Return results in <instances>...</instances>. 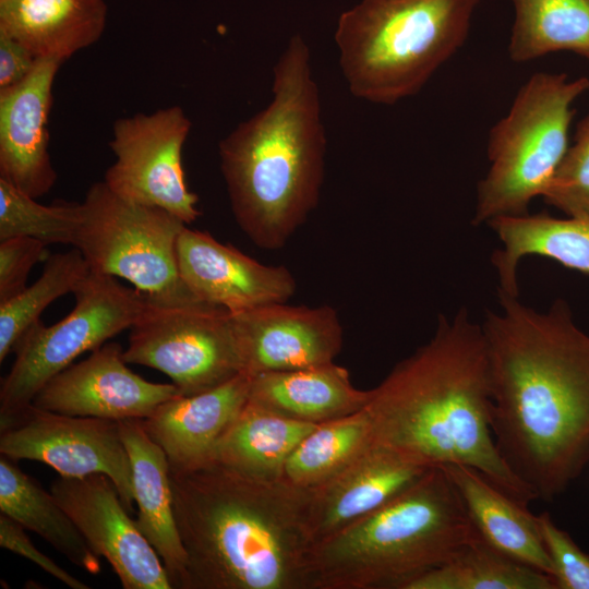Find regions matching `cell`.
<instances>
[{"label":"cell","mask_w":589,"mask_h":589,"mask_svg":"<svg viewBox=\"0 0 589 589\" xmlns=\"http://www.w3.org/2000/svg\"><path fill=\"white\" fill-rule=\"evenodd\" d=\"M498 302L481 324L493 437L536 498L553 501L589 464V335L562 299L544 312L502 291Z\"/></svg>","instance_id":"obj_1"},{"label":"cell","mask_w":589,"mask_h":589,"mask_svg":"<svg viewBox=\"0 0 589 589\" xmlns=\"http://www.w3.org/2000/svg\"><path fill=\"white\" fill-rule=\"evenodd\" d=\"M491 407L482 328L461 308L370 389L364 410L374 444L428 467L469 466L527 506L537 498L500 455Z\"/></svg>","instance_id":"obj_2"},{"label":"cell","mask_w":589,"mask_h":589,"mask_svg":"<svg viewBox=\"0 0 589 589\" xmlns=\"http://www.w3.org/2000/svg\"><path fill=\"white\" fill-rule=\"evenodd\" d=\"M181 589H313L309 491L216 460L170 470Z\"/></svg>","instance_id":"obj_3"},{"label":"cell","mask_w":589,"mask_h":589,"mask_svg":"<svg viewBox=\"0 0 589 589\" xmlns=\"http://www.w3.org/2000/svg\"><path fill=\"white\" fill-rule=\"evenodd\" d=\"M273 98L219 143L220 169L240 229L283 248L317 205L326 139L310 49L290 38L273 70Z\"/></svg>","instance_id":"obj_4"},{"label":"cell","mask_w":589,"mask_h":589,"mask_svg":"<svg viewBox=\"0 0 589 589\" xmlns=\"http://www.w3.org/2000/svg\"><path fill=\"white\" fill-rule=\"evenodd\" d=\"M480 539L448 474L432 467L395 498L313 546V589H405Z\"/></svg>","instance_id":"obj_5"},{"label":"cell","mask_w":589,"mask_h":589,"mask_svg":"<svg viewBox=\"0 0 589 589\" xmlns=\"http://www.w3.org/2000/svg\"><path fill=\"white\" fill-rule=\"evenodd\" d=\"M480 0H362L335 41L350 93L392 105L417 94L461 48Z\"/></svg>","instance_id":"obj_6"},{"label":"cell","mask_w":589,"mask_h":589,"mask_svg":"<svg viewBox=\"0 0 589 589\" xmlns=\"http://www.w3.org/2000/svg\"><path fill=\"white\" fill-rule=\"evenodd\" d=\"M589 79L538 72L519 88L507 112L489 133L490 168L477 187L473 225L528 213L542 196L568 148L573 103Z\"/></svg>","instance_id":"obj_7"},{"label":"cell","mask_w":589,"mask_h":589,"mask_svg":"<svg viewBox=\"0 0 589 589\" xmlns=\"http://www.w3.org/2000/svg\"><path fill=\"white\" fill-rule=\"evenodd\" d=\"M82 205L74 247L91 271L121 277L154 299L199 300L178 269L177 242L185 223L160 207L119 196L104 181L88 189Z\"/></svg>","instance_id":"obj_8"},{"label":"cell","mask_w":589,"mask_h":589,"mask_svg":"<svg viewBox=\"0 0 589 589\" xmlns=\"http://www.w3.org/2000/svg\"><path fill=\"white\" fill-rule=\"evenodd\" d=\"M73 294L75 305L64 318L51 326L39 320L17 341L15 360L1 382L0 421L31 405L75 358L131 328L146 303L145 293L91 269Z\"/></svg>","instance_id":"obj_9"},{"label":"cell","mask_w":589,"mask_h":589,"mask_svg":"<svg viewBox=\"0 0 589 589\" xmlns=\"http://www.w3.org/2000/svg\"><path fill=\"white\" fill-rule=\"evenodd\" d=\"M130 329L125 362L165 373L181 395L209 390L242 372L231 313L224 308L146 294Z\"/></svg>","instance_id":"obj_10"},{"label":"cell","mask_w":589,"mask_h":589,"mask_svg":"<svg viewBox=\"0 0 589 589\" xmlns=\"http://www.w3.org/2000/svg\"><path fill=\"white\" fill-rule=\"evenodd\" d=\"M191 121L180 106L135 113L115 121L109 146L116 157L104 182L119 196L157 206L187 225L201 215L188 189L182 148Z\"/></svg>","instance_id":"obj_11"},{"label":"cell","mask_w":589,"mask_h":589,"mask_svg":"<svg viewBox=\"0 0 589 589\" xmlns=\"http://www.w3.org/2000/svg\"><path fill=\"white\" fill-rule=\"evenodd\" d=\"M0 454L48 465L61 477L105 474L133 510L132 469L119 421L62 414L28 405L0 421Z\"/></svg>","instance_id":"obj_12"},{"label":"cell","mask_w":589,"mask_h":589,"mask_svg":"<svg viewBox=\"0 0 589 589\" xmlns=\"http://www.w3.org/2000/svg\"><path fill=\"white\" fill-rule=\"evenodd\" d=\"M50 492L94 553L110 564L122 588L172 589L159 555L130 517L107 476H60Z\"/></svg>","instance_id":"obj_13"},{"label":"cell","mask_w":589,"mask_h":589,"mask_svg":"<svg viewBox=\"0 0 589 589\" xmlns=\"http://www.w3.org/2000/svg\"><path fill=\"white\" fill-rule=\"evenodd\" d=\"M242 372L255 375L334 362L342 347V326L329 305L271 303L231 313Z\"/></svg>","instance_id":"obj_14"},{"label":"cell","mask_w":589,"mask_h":589,"mask_svg":"<svg viewBox=\"0 0 589 589\" xmlns=\"http://www.w3.org/2000/svg\"><path fill=\"white\" fill-rule=\"evenodd\" d=\"M127 364L119 344L101 345L85 360L55 375L32 404L69 416L143 420L180 394L172 383L146 381Z\"/></svg>","instance_id":"obj_15"},{"label":"cell","mask_w":589,"mask_h":589,"mask_svg":"<svg viewBox=\"0 0 589 589\" xmlns=\"http://www.w3.org/2000/svg\"><path fill=\"white\" fill-rule=\"evenodd\" d=\"M177 263L183 284L195 298L232 314L287 302L297 288L285 266L262 264L207 231L187 226L177 242Z\"/></svg>","instance_id":"obj_16"},{"label":"cell","mask_w":589,"mask_h":589,"mask_svg":"<svg viewBox=\"0 0 589 589\" xmlns=\"http://www.w3.org/2000/svg\"><path fill=\"white\" fill-rule=\"evenodd\" d=\"M61 63L37 58L23 81L0 89V179L34 199L49 192L58 178L47 123Z\"/></svg>","instance_id":"obj_17"},{"label":"cell","mask_w":589,"mask_h":589,"mask_svg":"<svg viewBox=\"0 0 589 589\" xmlns=\"http://www.w3.org/2000/svg\"><path fill=\"white\" fill-rule=\"evenodd\" d=\"M431 468L372 443L340 472L309 490L313 546L388 503Z\"/></svg>","instance_id":"obj_18"},{"label":"cell","mask_w":589,"mask_h":589,"mask_svg":"<svg viewBox=\"0 0 589 589\" xmlns=\"http://www.w3.org/2000/svg\"><path fill=\"white\" fill-rule=\"evenodd\" d=\"M251 375L195 395H177L161 404L143 426L165 452L170 470H189L209 462L215 449L249 398Z\"/></svg>","instance_id":"obj_19"},{"label":"cell","mask_w":589,"mask_h":589,"mask_svg":"<svg viewBox=\"0 0 589 589\" xmlns=\"http://www.w3.org/2000/svg\"><path fill=\"white\" fill-rule=\"evenodd\" d=\"M119 425L131 462L134 501L139 507L136 525L159 555L172 589H181L187 556L173 514L168 458L145 431L141 419L121 420Z\"/></svg>","instance_id":"obj_20"},{"label":"cell","mask_w":589,"mask_h":589,"mask_svg":"<svg viewBox=\"0 0 589 589\" xmlns=\"http://www.w3.org/2000/svg\"><path fill=\"white\" fill-rule=\"evenodd\" d=\"M370 390L353 386L335 362L251 375L249 401L285 418L321 424L362 410Z\"/></svg>","instance_id":"obj_21"},{"label":"cell","mask_w":589,"mask_h":589,"mask_svg":"<svg viewBox=\"0 0 589 589\" xmlns=\"http://www.w3.org/2000/svg\"><path fill=\"white\" fill-rule=\"evenodd\" d=\"M438 467L446 471L456 486L472 524L488 545L554 579V568L534 515L527 510L526 505L469 466L447 464Z\"/></svg>","instance_id":"obj_22"},{"label":"cell","mask_w":589,"mask_h":589,"mask_svg":"<svg viewBox=\"0 0 589 589\" xmlns=\"http://www.w3.org/2000/svg\"><path fill=\"white\" fill-rule=\"evenodd\" d=\"M107 14L104 0H0V33L63 62L101 37Z\"/></svg>","instance_id":"obj_23"},{"label":"cell","mask_w":589,"mask_h":589,"mask_svg":"<svg viewBox=\"0 0 589 589\" xmlns=\"http://www.w3.org/2000/svg\"><path fill=\"white\" fill-rule=\"evenodd\" d=\"M502 247L492 254L498 291L518 296L517 267L528 255L553 260L589 275V219L545 213L496 217L488 223Z\"/></svg>","instance_id":"obj_24"},{"label":"cell","mask_w":589,"mask_h":589,"mask_svg":"<svg viewBox=\"0 0 589 589\" xmlns=\"http://www.w3.org/2000/svg\"><path fill=\"white\" fill-rule=\"evenodd\" d=\"M316 425L285 418L248 398L212 460L257 479L280 480L288 457Z\"/></svg>","instance_id":"obj_25"},{"label":"cell","mask_w":589,"mask_h":589,"mask_svg":"<svg viewBox=\"0 0 589 589\" xmlns=\"http://www.w3.org/2000/svg\"><path fill=\"white\" fill-rule=\"evenodd\" d=\"M0 510L51 544L72 564L97 575L99 556L50 492L24 473L15 460L0 457Z\"/></svg>","instance_id":"obj_26"},{"label":"cell","mask_w":589,"mask_h":589,"mask_svg":"<svg viewBox=\"0 0 589 589\" xmlns=\"http://www.w3.org/2000/svg\"><path fill=\"white\" fill-rule=\"evenodd\" d=\"M508 55L527 62L556 51L589 59V0H512Z\"/></svg>","instance_id":"obj_27"},{"label":"cell","mask_w":589,"mask_h":589,"mask_svg":"<svg viewBox=\"0 0 589 589\" xmlns=\"http://www.w3.org/2000/svg\"><path fill=\"white\" fill-rule=\"evenodd\" d=\"M372 428L364 408L317 424L288 457L283 480L302 489H315L352 462L371 444Z\"/></svg>","instance_id":"obj_28"},{"label":"cell","mask_w":589,"mask_h":589,"mask_svg":"<svg viewBox=\"0 0 589 589\" xmlns=\"http://www.w3.org/2000/svg\"><path fill=\"white\" fill-rule=\"evenodd\" d=\"M405 589H556V584L551 576L503 555L480 539L412 579Z\"/></svg>","instance_id":"obj_29"},{"label":"cell","mask_w":589,"mask_h":589,"mask_svg":"<svg viewBox=\"0 0 589 589\" xmlns=\"http://www.w3.org/2000/svg\"><path fill=\"white\" fill-rule=\"evenodd\" d=\"M89 273L77 248L50 254L40 277L15 297L0 303V362L12 352L24 333L56 299L72 292Z\"/></svg>","instance_id":"obj_30"},{"label":"cell","mask_w":589,"mask_h":589,"mask_svg":"<svg viewBox=\"0 0 589 589\" xmlns=\"http://www.w3.org/2000/svg\"><path fill=\"white\" fill-rule=\"evenodd\" d=\"M83 220L82 203L39 204L0 179V240L28 237L48 244L75 245Z\"/></svg>","instance_id":"obj_31"},{"label":"cell","mask_w":589,"mask_h":589,"mask_svg":"<svg viewBox=\"0 0 589 589\" xmlns=\"http://www.w3.org/2000/svg\"><path fill=\"white\" fill-rule=\"evenodd\" d=\"M542 197L569 217L589 219V112L578 122Z\"/></svg>","instance_id":"obj_32"},{"label":"cell","mask_w":589,"mask_h":589,"mask_svg":"<svg viewBox=\"0 0 589 589\" xmlns=\"http://www.w3.org/2000/svg\"><path fill=\"white\" fill-rule=\"evenodd\" d=\"M543 545L554 568L557 589H589V554L561 529L548 512L534 515Z\"/></svg>","instance_id":"obj_33"},{"label":"cell","mask_w":589,"mask_h":589,"mask_svg":"<svg viewBox=\"0 0 589 589\" xmlns=\"http://www.w3.org/2000/svg\"><path fill=\"white\" fill-rule=\"evenodd\" d=\"M43 241L28 237L0 240V303L23 291L33 266L50 253Z\"/></svg>","instance_id":"obj_34"},{"label":"cell","mask_w":589,"mask_h":589,"mask_svg":"<svg viewBox=\"0 0 589 589\" xmlns=\"http://www.w3.org/2000/svg\"><path fill=\"white\" fill-rule=\"evenodd\" d=\"M19 522L0 514V545L15 554H19L44 569L46 573L63 582L72 589H89V586L72 576L60 567L50 557L40 552L31 541Z\"/></svg>","instance_id":"obj_35"},{"label":"cell","mask_w":589,"mask_h":589,"mask_svg":"<svg viewBox=\"0 0 589 589\" xmlns=\"http://www.w3.org/2000/svg\"><path fill=\"white\" fill-rule=\"evenodd\" d=\"M36 60L23 45L0 33V89L23 81L33 70Z\"/></svg>","instance_id":"obj_36"}]
</instances>
